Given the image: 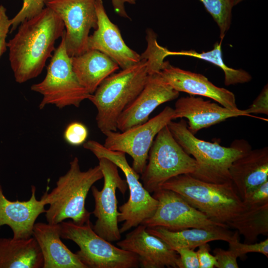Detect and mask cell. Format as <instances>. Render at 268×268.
<instances>
[{
  "mask_svg": "<svg viewBox=\"0 0 268 268\" xmlns=\"http://www.w3.org/2000/svg\"><path fill=\"white\" fill-rule=\"evenodd\" d=\"M65 29L60 17L47 7L19 25L17 32L7 43L16 82L23 83L40 74Z\"/></svg>",
  "mask_w": 268,
  "mask_h": 268,
  "instance_id": "obj_1",
  "label": "cell"
},
{
  "mask_svg": "<svg viewBox=\"0 0 268 268\" xmlns=\"http://www.w3.org/2000/svg\"><path fill=\"white\" fill-rule=\"evenodd\" d=\"M161 188L179 194L209 219L228 229L236 230L248 209L232 181L207 183L187 174L170 179Z\"/></svg>",
  "mask_w": 268,
  "mask_h": 268,
  "instance_id": "obj_2",
  "label": "cell"
},
{
  "mask_svg": "<svg viewBox=\"0 0 268 268\" xmlns=\"http://www.w3.org/2000/svg\"><path fill=\"white\" fill-rule=\"evenodd\" d=\"M103 177L99 165L81 171L79 159L75 157L56 187L50 193L45 192L40 199L49 205L45 212L47 222L58 224L70 218L74 223L83 225L89 220L91 213L85 208V200L93 184Z\"/></svg>",
  "mask_w": 268,
  "mask_h": 268,
  "instance_id": "obj_3",
  "label": "cell"
},
{
  "mask_svg": "<svg viewBox=\"0 0 268 268\" xmlns=\"http://www.w3.org/2000/svg\"><path fill=\"white\" fill-rule=\"evenodd\" d=\"M167 126L177 142L196 160V170L190 175L205 182L222 184L231 181L229 170L232 163L251 147L243 140L225 147L217 142L200 139L189 131L183 119L179 122L171 121Z\"/></svg>",
  "mask_w": 268,
  "mask_h": 268,
  "instance_id": "obj_4",
  "label": "cell"
},
{
  "mask_svg": "<svg viewBox=\"0 0 268 268\" xmlns=\"http://www.w3.org/2000/svg\"><path fill=\"white\" fill-rule=\"evenodd\" d=\"M148 75V62L141 58L137 63L107 77L91 94L88 100L96 108L97 126L103 134L117 131L119 117L143 89Z\"/></svg>",
  "mask_w": 268,
  "mask_h": 268,
  "instance_id": "obj_5",
  "label": "cell"
},
{
  "mask_svg": "<svg viewBox=\"0 0 268 268\" xmlns=\"http://www.w3.org/2000/svg\"><path fill=\"white\" fill-rule=\"evenodd\" d=\"M30 89L43 96L39 105L40 109L49 105H54L59 109L70 106L79 107L83 101L91 97V94L81 85L73 70L64 35L54 51L45 78L32 85Z\"/></svg>",
  "mask_w": 268,
  "mask_h": 268,
  "instance_id": "obj_6",
  "label": "cell"
},
{
  "mask_svg": "<svg viewBox=\"0 0 268 268\" xmlns=\"http://www.w3.org/2000/svg\"><path fill=\"white\" fill-rule=\"evenodd\" d=\"M61 238L76 243L75 254L86 268H136L139 266L134 253L116 247L98 235L90 220L83 225L72 221L60 223Z\"/></svg>",
  "mask_w": 268,
  "mask_h": 268,
  "instance_id": "obj_7",
  "label": "cell"
},
{
  "mask_svg": "<svg viewBox=\"0 0 268 268\" xmlns=\"http://www.w3.org/2000/svg\"><path fill=\"white\" fill-rule=\"evenodd\" d=\"M83 146L90 151L98 159L105 158L117 165L124 173L129 190L127 202L119 207L118 222H123L119 229L121 233L141 224L150 217L158 206V201L150 194L139 181V175L131 166L123 152L106 148L97 141H85Z\"/></svg>",
  "mask_w": 268,
  "mask_h": 268,
  "instance_id": "obj_8",
  "label": "cell"
},
{
  "mask_svg": "<svg viewBox=\"0 0 268 268\" xmlns=\"http://www.w3.org/2000/svg\"><path fill=\"white\" fill-rule=\"evenodd\" d=\"M196 168L195 159L177 142L167 125L154 139L141 179L145 189L154 193L170 179L191 174Z\"/></svg>",
  "mask_w": 268,
  "mask_h": 268,
  "instance_id": "obj_9",
  "label": "cell"
},
{
  "mask_svg": "<svg viewBox=\"0 0 268 268\" xmlns=\"http://www.w3.org/2000/svg\"><path fill=\"white\" fill-rule=\"evenodd\" d=\"M174 120V110L166 106L160 113L146 122L122 133H105L104 146L111 150L128 154L133 159L132 168L141 174L146 166L149 151L154 139L164 127Z\"/></svg>",
  "mask_w": 268,
  "mask_h": 268,
  "instance_id": "obj_10",
  "label": "cell"
},
{
  "mask_svg": "<svg viewBox=\"0 0 268 268\" xmlns=\"http://www.w3.org/2000/svg\"><path fill=\"white\" fill-rule=\"evenodd\" d=\"M104 179V185L101 190L92 186L91 191L95 201L92 212L97 220L93 230L100 236L110 242L117 241L121 238L118 227V201L116 192L118 189L124 195L128 189L126 180L119 175L118 167L105 158L98 159Z\"/></svg>",
  "mask_w": 268,
  "mask_h": 268,
  "instance_id": "obj_11",
  "label": "cell"
},
{
  "mask_svg": "<svg viewBox=\"0 0 268 268\" xmlns=\"http://www.w3.org/2000/svg\"><path fill=\"white\" fill-rule=\"evenodd\" d=\"M46 7L55 12L63 21L67 52L70 57L88 50L91 29L97 27L96 0H44Z\"/></svg>",
  "mask_w": 268,
  "mask_h": 268,
  "instance_id": "obj_12",
  "label": "cell"
},
{
  "mask_svg": "<svg viewBox=\"0 0 268 268\" xmlns=\"http://www.w3.org/2000/svg\"><path fill=\"white\" fill-rule=\"evenodd\" d=\"M152 196L158 203L154 214L141 224L146 227H162L170 231L217 226L227 228L209 219L175 192L160 188Z\"/></svg>",
  "mask_w": 268,
  "mask_h": 268,
  "instance_id": "obj_13",
  "label": "cell"
},
{
  "mask_svg": "<svg viewBox=\"0 0 268 268\" xmlns=\"http://www.w3.org/2000/svg\"><path fill=\"white\" fill-rule=\"evenodd\" d=\"M179 95V92L164 80L160 72L149 74L143 89L119 117L117 130L123 132L146 122L158 106Z\"/></svg>",
  "mask_w": 268,
  "mask_h": 268,
  "instance_id": "obj_14",
  "label": "cell"
},
{
  "mask_svg": "<svg viewBox=\"0 0 268 268\" xmlns=\"http://www.w3.org/2000/svg\"><path fill=\"white\" fill-rule=\"evenodd\" d=\"M97 27L89 35L88 50L99 51L115 62L122 69L137 63L141 56L129 47L124 41L118 26L109 19L102 0H96Z\"/></svg>",
  "mask_w": 268,
  "mask_h": 268,
  "instance_id": "obj_15",
  "label": "cell"
},
{
  "mask_svg": "<svg viewBox=\"0 0 268 268\" xmlns=\"http://www.w3.org/2000/svg\"><path fill=\"white\" fill-rule=\"evenodd\" d=\"M117 245L135 254L143 268H178V254L167 243L140 224L128 233Z\"/></svg>",
  "mask_w": 268,
  "mask_h": 268,
  "instance_id": "obj_16",
  "label": "cell"
},
{
  "mask_svg": "<svg viewBox=\"0 0 268 268\" xmlns=\"http://www.w3.org/2000/svg\"><path fill=\"white\" fill-rule=\"evenodd\" d=\"M174 119L186 118L188 128L194 134L202 129L211 127L225 120L239 116H249L268 121L247 113L245 110H230L217 103L204 100L194 95L182 97L175 104Z\"/></svg>",
  "mask_w": 268,
  "mask_h": 268,
  "instance_id": "obj_17",
  "label": "cell"
},
{
  "mask_svg": "<svg viewBox=\"0 0 268 268\" xmlns=\"http://www.w3.org/2000/svg\"><path fill=\"white\" fill-rule=\"evenodd\" d=\"M160 74L170 85L179 92L204 96L229 109H238L232 92L215 85L201 74L175 67L168 61H165Z\"/></svg>",
  "mask_w": 268,
  "mask_h": 268,
  "instance_id": "obj_18",
  "label": "cell"
},
{
  "mask_svg": "<svg viewBox=\"0 0 268 268\" xmlns=\"http://www.w3.org/2000/svg\"><path fill=\"white\" fill-rule=\"evenodd\" d=\"M31 195L26 201H11L4 196L0 184V228L6 225L14 239L32 236L33 229L38 217L46 212L45 204L36 197V187L31 186Z\"/></svg>",
  "mask_w": 268,
  "mask_h": 268,
  "instance_id": "obj_19",
  "label": "cell"
},
{
  "mask_svg": "<svg viewBox=\"0 0 268 268\" xmlns=\"http://www.w3.org/2000/svg\"><path fill=\"white\" fill-rule=\"evenodd\" d=\"M229 173L242 200L252 190L268 181V147H250L232 163Z\"/></svg>",
  "mask_w": 268,
  "mask_h": 268,
  "instance_id": "obj_20",
  "label": "cell"
},
{
  "mask_svg": "<svg viewBox=\"0 0 268 268\" xmlns=\"http://www.w3.org/2000/svg\"><path fill=\"white\" fill-rule=\"evenodd\" d=\"M32 236L42 254L43 268H86L62 241L60 223H35Z\"/></svg>",
  "mask_w": 268,
  "mask_h": 268,
  "instance_id": "obj_21",
  "label": "cell"
},
{
  "mask_svg": "<svg viewBox=\"0 0 268 268\" xmlns=\"http://www.w3.org/2000/svg\"><path fill=\"white\" fill-rule=\"evenodd\" d=\"M71 61L79 82L91 94L105 79L120 67L110 58L96 50H88L72 57Z\"/></svg>",
  "mask_w": 268,
  "mask_h": 268,
  "instance_id": "obj_22",
  "label": "cell"
},
{
  "mask_svg": "<svg viewBox=\"0 0 268 268\" xmlns=\"http://www.w3.org/2000/svg\"><path fill=\"white\" fill-rule=\"evenodd\" d=\"M149 233L158 237L172 249L188 248L195 249L201 245L215 240L229 242L233 233L228 228L217 226L212 228H191L179 231H170L162 227H146Z\"/></svg>",
  "mask_w": 268,
  "mask_h": 268,
  "instance_id": "obj_23",
  "label": "cell"
},
{
  "mask_svg": "<svg viewBox=\"0 0 268 268\" xmlns=\"http://www.w3.org/2000/svg\"><path fill=\"white\" fill-rule=\"evenodd\" d=\"M43 258L33 237L0 238V268H43Z\"/></svg>",
  "mask_w": 268,
  "mask_h": 268,
  "instance_id": "obj_24",
  "label": "cell"
},
{
  "mask_svg": "<svg viewBox=\"0 0 268 268\" xmlns=\"http://www.w3.org/2000/svg\"><path fill=\"white\" fill-rule=\"evenodd\" d=\"M222 40L214 45L211 50L198 53L194 50L181 51L178 52L167 50L166 57L171 55L186 56L196 58L208 62L220 67L224 73V83L226 85L245 83L250 81L252 78L251 74L242 69H234L228 67L223 60L221 50Z\"/></svg>",
  "mask_w": 268,
  "mask_h": 268,
  "instance_id": "obj_25",
  "label": "cell"
},
{
  "mask_svg": "<svg viewBox=\"0 0 268 268\" xmlns=\"http://www.w3.org/2000/svg\"><path fill=\"white\" fill-rule=\"evenodd\" d=\"M248 207L236 231L244 236L245 243H253L260 235H268V203Z\"/></svg>",
  "mask_w": 268,
  "mask_h": 268,
  "instance_id": "obj_26",
  "label": "cell"
},
{
  "mask_svg": "<svg viewBox=\"0 0 268 268\" xmlns=\"http://www.w3.org/2000/svg\"><path fill=\"white\" fill-rule=\"evenodd\" d=\"M211 15L219 30L220 40L222 41L229 29L232 20V0H199Z\"/></svg>",
  "mask_w": 268,
  "mask_h": 268,
  "instance_id": "obj_27",
  "label": "cell"
},
{
  "mask_svg": "<svg viewBox=\"0 0 268 268\" xmlns=\"http://www.w3.org/2000/svg\"><path fill=\"white\" fill-rule=\"evenodd\" d=\"M239 234L237 231L233 233L232 239L228 243L229 249L238 257L248 253H259L268 257V239L260 243H241L239 241Z\"/></svg>",
  "mask_w": 268,
  "mask_h": 268,
  "instance_id": "obj_28",
  "label": "cell"
},
{
  "mask_svg": "<svg viewBox=\"0 0 268 268\" xmlns=\"http://www.w3.org/2000/svg\"><path fill=\"white\" fill-rule=\"evenodd\" d=\"M44 0H23L22 7L11 20L10 32L14 31L23 21L40 13L44 7Z\"/></svg>",
  "mask_w": 268,
  "mask_h": 268,
  "instance_id": "obj_29",
  "label": "cell"
},
{
  "mask_svg": "<svg viewBox=\"0 0 268 268\" xmlns=\"http://www.w3.org/2000/svg\"><path fill=\"white\" fill-rule=\"evenodd\" d=\"M88 135V129L84 124L73 122L66 127L64 133V138L69 144L78 146L86 141Z\"/></svg>",
  "mask_w": 268,
  "mask_h": 268,
  "instance_id": "obj_30",
  "label": "cell"
},
{
  "mask_svg": "<svg viewBox=\"0 0 268 268\" xmlns=\"http://www.w3.org/2000/svg\"><path fill=\"white\" fill-rule=\"evenodd\" d=\"M242 201L247 206L262 205L268 203V181L250 192Z\"/></svg>",
  "mask_w": 268,
  "mask_h": 268,
  "instance_id": "obj_31",
  "label": "cell"
},
{
  "mask_svg": "<svg viewBox=\"0 0 268 268\" xmlns=\"http://www.w3.org/2000/svg\"><path fill=\"white\" fill-rule=\"evenodd\" d=\"M179 256V268H200L197 252L188 248H179L175 250Z\"/></svg>",
  "mask_w": 268,
  "mask_h": 268,
  "instance_id": "obj_32",
  "label": "cell"
},
{
  "mask_svg": "<svg viewBox=\"0 0 268 268\" xmlns=\"http://www.w3.org/2000/svg\"><path fill=\"white\" fill-rule=\"evenodd\" d=\"M216 258L217 268H238L237 262L238 257L231 250H225L221 248H216L213 251Z\"/></svg>",
  "mask_w": 268,
  "mask_h": 268,
  "instance_id": "obj_33",
  "label": "cell"
},
{
  "mask_svg": "<svg viewBox=\"0 0 268 268\" xmlns=\"http://www.w3.org/2000/svg\"><path fill=\"white\" fill-rule=\"evenodd\" d=\"M247 114L268 115V86L266 85L252 104L245 110Z\"/></svg>",
  "mask_w": 268,
  "mask_h": 268,
  "instance_id": "obj_34",
  "label": "cell"
},
{
  "mask_svg": "<svg viewBox=\"0 0 268 268\" xmlns=\"http://www.w3.org/2000/svg\"><path fill=\"white\" fill-rule=\"evenodd\" d=\"M11 25V20L6 14V9L3 5H0V58L7 49L6 39Z\"/></svg>",
  "mask_w": 268,
  "mask_h": 268,
  "instance_id": "obj_35",
  "label": "cell"
},
{
  "mask_svg": "<svg viewBox=\"0 0 268 268\" xmlns=\"http://www.w3.org/2000/svg\"><path fill=\"white\" fill-rule=\"evenodd\" d=\"M197 251L199 262L200 268H213L217 267V263L214 256L210 253L209 245L204 243L199 247Z\"/></svg>",
  "mask_w": 268,
  "mask_h": 268,
  "instance_id": "obj_36",
  "label": "cell"
},
{
  "mask_svg": "<svg viewBox=\"0 0 268 268\" xmlns=\"http://www.w3.org/2000/svg\"><path fill=\"white\" fill-rule=\"evenodd\" d=\"M113 7L115 12L120 16L130 19L125 8V3L134 4L136 0H111Z\"/></svg>",
  "mask_w": 268,
  "mask_h": 268,
  "instance_id": "obj_37",
  "label": "cell"
},
{
  "mask_svg": "<svg viewBox=\"0 0 268 268\" xmlns=\"http://www.w3.org/2000/svg\"><path fill=\"white\" fill-rule=\"evenodd\" d=\"M233 0L234 6H235L244 0Z\"/></svg>",
  "mask_w": 268,
  "mask_h": 268,
  "instance_id": "obj_38",
  "label": "cell"
}]
</instances>
